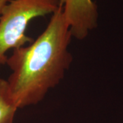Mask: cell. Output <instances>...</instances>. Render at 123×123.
<instances>
[{
	"instance_id": "6da1fadb",
	"label": "cell",
	"mask_w": 123,
	"mask_h": 123,
	"mask_svg": "<svg viewBox=\"0 0 123 123\" xmlns=\"http://www.w3.org/2000/svg\"><path fill=\"white\" fill-rule=\"evenodd\" d=\"M72 38L60 5L35 40L14 49L7 57L12 70L7 82L18 108L39 103L64 78L73 62L68 49Z\"/></svg>"
},
{
	"instance_id": "7a4b0ae2",
	"label": "cell",
	"mask_w": 123,
	"mask_h": 123,
	"mask_svg": "<svg viewBox=\"0 0 123 123\" xmlns=\"http://www.w3.org/2000/svg\"><path fill=\"white\" fill-rule=\"evenodd\" d=\"M60 5V0H10L0 14V59L6 60L8 51L31 43L25 34L29 23L52 14Z\"/></svg>"
},
{
	"instance_id": "3957f363",
	"label": "cell",
	"mask_w": 123,
	"mask_h": 123,
	"mask_svg": "<svg viewBox=\"0 0 123 123\" xmlns=\"http://www.w3.org/2000/svg\"><path fill=\"white\" fill-rule=\"evenodd\" d=\"M73 37L85 39L98 25V8L93 0H60Z\"/></svg>"
},
{
	"instance_id": "277c9868",
	"label": "cell",
	"mask_w": 123,
	"mask_h": 123,
	"mask_svg": "<svg viewBox=\"0 0 123 123\" xmlns=\"http://www.w3.org/2000/svg\"><path fill=\"white\" fill-rule=\"evenodd\" d=\"M18 109L10 94L7 80L0 79V123H13Z\"/></svg>"
},
{
	"instance_id": "5b68a950",
	"label": "cell",
	"mask_w": 123,
	"mask_h": 123,
	"mask_svg": "<svg viewBox=\"0 0 123 123\" xmlns=\"http://www.w3.org/2000/svg\"><path fill=\"white\" fill-rule=\"evenodd\" d=\"M10 0H0V14L1 13L2 10L4 9L6 4L9 2Z\"/></svg>"
},
{
	"instance_id": "8992f818",
	"label": "cell",
	"mask_w": 123,
	"mask_h": 123,
	"mask_svg": "<svg viewBox=\"0 0 123 123\" xmlns=\"http://www.w3.org/2000/svg\"><path fill=\"white\" fill-rule=\"evenodd\" d=\"M6 60H1V59H0V67L1 66V65L4 64L5 63H6Z\"/></svg>"
}]
</instances>
